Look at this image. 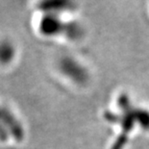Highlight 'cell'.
<instances>
[{"mask_svg": "<svg viewBox=\"0 0 149 149\" xmlns=\"http://www.w3.org/2000/svg\"><path fill=\"white\" fill-rule=\"evenodd\" d=\"M113 132L110 149H124L135 137L149 132V108L139 103L129 93H121L103 113Z\"/></svg>", "mask_w": 149, "mask_h": 149, "instance_id": "6da1fadb", "label": "cell"}, {"mask_svg": "<svg viewBox=\"0 0 149 149\" xmlns=\"http://www.w3.org/2000/svg\"><path fill=\"white\" fill-rule=\"evenodd\" d=\"M59 68L61 71L70 80L76 82L77 84L83 85L87 83L90 79L88 69L80 62L72 57H63L60 61Z\"/></svg>", "mask_w": 149, "mask_h": 149, "instance_id": "7a4b0ae2", "label": "cell"}, {"mask_svg": "<svg viewBox=\"0 0 149 149\" xmlns=\"http://www.w3.org/2000/svg\"><path fill=\"white\" fill-rule=\"evenodd\" d=\"M63 36H65L66 39L70 40H77L82 36V27L76 21L65 22Z\"/></svg>", "mask_w": 149, "mask_h": 149, "instance_id": "8992f818", "label": "cell"}, {"mask_svg": "<svg viewBox=\"0 0 149 149\" xmlns=\"http://www.w3.org/2000/svg\"><path fill=\"white\" fill-rule=\"evenodd\" d=\"M75 3L73 0H40L38 9L43 14L61 15L65 12L73 10Z\"/></svg>", "mask_w": 149, "mask_h": 149, "instance_id": "277c9868", "label": "cell"}, {"mask_svg": "<svg viewBox=\"0 0 149 149\" xmlns=\"http://www.w3.org/2000/svg\"><path fill=\"white\" fill-rule=\"evenodd\" d=\"M65 22L59 15L43 14L39 22V31L44 37L53 38L64 35Z\"/></svg>", "mask_w": 149, "mask_h": 149, "instance_id": "3957f363", "label": "cell"}, {"mask_svg": "<svg viewBox=\"0 0 149 149\" xmlns=\"http://www.w3.org/2000/svg\"><path fill=\"white\" fill-rule=\"evenodd\" d=\"M15 46L10 40H3L0 42V63L8 64L15 56Z\"/></svg>", "mask_w": 149, "mask_h": 149, "instance_id": "5b68a950", "label": "cell"}]
</instances>
